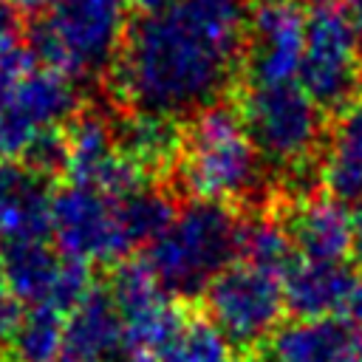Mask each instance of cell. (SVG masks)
Returning <instances> with one entry per match:
<instances>
[{
    "instance_id": "cell-1",
    "label": "cell",
    "mask_w": 362,
    "mask_h": 362,
    "mask_svg": "<svg viewBox=\"0 0 362 362\" xmlns=\"http://www.w3.org/2000/svg\"><path fill=\"white\" fill-rule=\"evenodd\" d=\"M249 0H178L139 17L107 71L124 110L195 116L218 102L243 62Z\"/></svg>"
},
{
    "instance_id": "cell-2",
    "label": "cell",
    "mask_w": 362,
    "mask_h": 362,
    "mask_svg": "<svg viewBox=\"0 0 362 362\" xmlns=\"http://www.w3.org/2000/svg\"><path fill=\"white\" fill-rule=\"evenodd\" d=\"M175 173L181 189L201 201L255 198L263 184V156L249 139L240 110L221 102L198 110L184 130Z\"/></svg>"
},
{
    "instance_id": "cell-3",
    "label": "cell",
    "mask_w": 362,
    "mask_h": 362,
    "mask_svg": "<svg viewBox=\"0 0 362 362\" xmlns=\"http://www.w3.org/2000/svg\"><path fill=\"white\" fill-rule=\"evenodd\" d=\"M240 218L229 204L192 198L173 223L147 243L144 260L173 297H201L204 288L238 257Z\"/></svg>"
},
{
    "instance_id": "cell-4",
    "label": "cell",
    "mask_w": 362,
    "mask_h": 362,
    "mask_svg": "<svg viewBox=\"0 0 362 362\" xmlns=\"http://www.w3.org/2000/svg\"><path fill=\"white\" fill-rule=\"evenodd\" d=\"M127 14L122 0H59L28 34V48L42 68L71 79L107 74L124 37Z\"/></svg>"
},
{
    "instance_id": "cell-5",
    "label": "cell",
    "mask_w": 362,
    "mask_h": 362,
    "mask_svg": "<svg viewBox=\"0 0 362 362\" xmlns=\"http://www.w3.org/2000/svg\"><path fill=\"white\" fill-rule=\"evenodd\" d=\"M322 107L300 82L252 85L240 102V119L263 161L303 173L322 141Z\"/></svg>"
},
{
    "instance_id": "cell-6",
    "label": "cell",
    "mask_w": 362,
    "mask_h": 362,
    "mask_svg": "<svg viewBox=\"0 0 362 362\" xmlns=\"http://www.w3.org/2000/svg\"><path fill=\"white\" fill-rule=\"evenodd\" d=\"M300 85L322 110H342L362 82V28L348 8L322 6L305 23Z\"/></svg>"
},
{
    "instance_id": "cell-7",
    "label": "cell",
    "mask_w": 362,
    "mask_h": 362,
    "mask_svg": "<svg viewBox=\"0 0 362 362\" xmlns=\"http://www.w3.org/2000/svg\"><path fill=\"white\" fill-rule=\"evenodd\" d=\"M201 297L209 320L235 348L246 351L274 337L286 311L283 280L243 260H235L218 277H212Z\"/></svg>"
},
{
    "instance_id": "cell-8",
    "label": "cell",
    "mask_w": 362,
    "mask_h": 362,
    "mask_svg": "<svg viewBox=\"0 0 362 362\" xmlns=\"http://www.w3.org/2000/svg\"><path fill=\"white\" fill-rule=\"evenodd\" d=\"M51 235L65 257L85 263H119L133 249L119 223L116 201L76 181L54 192Z\"/></svg>"
},
{
    "instance_id": "cell-9",
    "label": "cell",
    "mask_w": 362,
    "mask_h": 362,
    "mask_svg": "<svg viewBox=\"0 0 362 362\" xmlns=\"http://www.w3.org/2000/svg\"><path fill=\"white\" fill-rule=\"evenodd\" d=\"M305 23L297 0H255L249 3L243 74L249 85L294 79L305 48Z\"/></svg>"
},
{
    "instance_id": "cell-10",
    "label": "cell",
    "mask_w": 362,
    "mask_h": 362,
    "mask_svg": "<svg viewBox=\"0 0 362 362\" xmlns=\"http://www.w3.org/2000/svg\"><path fill=\"white\" fill-rule=\"evenodd\" d=\"M79 110V93L71 76L34 68L0 102V158L14 161L42 127H59Z\"/></svg>"
},
{
    "instance_id": "cell-11",
    "label": "cell",
    "mask_w": 362,
    "mask_h": 362,
    "mask_svg": "<svg viewBox=\"0 0 362 362\" xmlns=\"http://www.w3.org/2000/svg\"><path fill=\"white\" fill-rule=\"evenodd\" d=\"M286 229L291 235L294 252L303 255V260L342 263L351 255V240H354L351 212L345 201L334 198L331 192L303 198L291 209Z\"/></svg>"
},
{
    "instance_id": "cell-12",
    "label": "cell",
    "mask_w": 362,
    "mask_h": 362,
    "mask_svg": "<svg viewBox=\"0 0 362 362\" xmlns=\"http://www.w3.org/2000/svg\"><path fill=\"white\" fill-rule=\"evenodd\" d=\"M51 178L34 173L23 161H0V238H45L51 235Z\"/></svg>"
},
{
    "instance_id": "cell-13",
    "label": "cell",
    "mask_w": 362,
    "mask_h": 362,
    "mask_svg": "<svg viewBox=\"0 0 362 362\" xmlns=\"http://www.w3.org/2000/svg\"><path fill=\"white\" fill-rule=\"evenodd\" d=\"M124 345V320L107 288L93 286L65 320L59 362H99Z\"/></svg>"
},
{
    "instance_id": "cell-14",
    "label": "cell",
    "mask_w": 362,
    "mask_h": 362,
    "mask_svg": "<svg viewBox=\"0 0 362 362\" xmlns=\"http://www.w3.org/2000/svg\"><path fill=\"white\" fill-rule=\"evenodd\" d=\"M356 272L345 263L325 260H294L283 274V300L286 311L297 320H331L339 317V308L348 297Z\"/></svg>"
},
{
    "instance_id": "cell-15",
    "label": "cell",
    "mask_w": 362,
    "mask_h": 362,
    "mask_svg": "<svg viewBox=\"0 0 362 362\" xmlns=\"http://www.w3.org/2000/svg\"><path fill=\"white\" fill-rule=\"evenodd\" d=\"M116 144L133 164L153 175L175 170L184 144V130L175 116L153 110H127V116L116 127Z\"/></svg>"
},
{
    "instance_id": "cell-16",
    "label": "cell",
    "mask_w": 362,
    "mask_h": 362,
    "mask_svg": "<svg viewBox=\"0 0 362 362\" xmlns=\"http://www.w3.org/2000/svg\"><path fill=\"white\" fill-rule=\"evenodd\" d=\"M0 260L8 277V291L20 303L37 305L48 303L57 272L62 257L45 238H23V240H3Z\"/></svg>"
},
{
    "instance_id": "cell-17",
    "label": "cell",
    "mask_w": 362,
    "mask_h": 362,
    "mask_svg": "<svg viewBox=\"0 0 362 362\" xmlns=\"http://www.w3.org/2000/svg\"><path fill=\"white\" fill-rule=\"evenodd\" d=\"M354 331L337 317L300 320L272 337V362H348Z\"/></svg>"
},
{
    "instance_id": "cell-18",
    "label": "cell",
    "mask_w": 362,
    "mask_h": 362,
    "mask_svg": "<svg viewBox=\"0 0 362 362\" xmlns=\"http://www.w3.org/2000/svg\"><path fill=\"white\" fill-rule=\"evenodd\" d=\"M322 181L334 198L362 201V96L342 107L322 161Z\"/></svg>"
},
{
    "instance_id": "cell-19",
    "label": "cell",
    "mask_w": 362,
    "mask_h": 362,
    "mask_svg": "<svg viewBox=\"0 0 362 362\" xmlns=\"http://www.w3.org/2000/svg\"><path fill=\"white\" fill-rule=\"evenodd\" d=\"M238 257L255 269L283 277L297 260L286 221L272 212H255L243 218L238 226Z\"/></svg>"
},
{
    "instance_id": "cell-20",
    "label": "cell",
    "mask_w": 362,
    "mask_h": 362,
    "mask_svg": "<svg viewBox=\"0 0 362 362\" xmlns=\"http://www.w3.org/2000/svg\"><path fill=\"white\" fill-rule=\"evenodd\" d=\"M65 337V314L48 303L23 308V317L6 339L14 362H59Z\"/></svg>"
},
{
    "instance_id": "cell-21",
    "label": "cell",
    "mask_w": 362,
    "mask_h": 362,
    "mask_svg": "<svg viewBox=\"0 0 362 362\" xmlns=\"http://www.w3.org/2000/svg\"><path fill=\"white\" fill-rule=\"evenodd\" d=\"M153 362H235V345L209 317L184 314Z\"/></svg>"
},
{
    "instance_id": "cell-22",
    "label": "cell",
    "mask_w": 362,
    "mask_h": 362,
    "mask_svg": "<svg viewBox=\"0 0 362 362\" xmlns=\"http://www.w3.org/2000/svg\"><path fill=\"white\" fill-rule=\"evenodd\" d=\"M178 206L175 201L153 187H141L136 192H130L127 198L116 201V215L119 223L130 240V246H141V243H153L175 218Z\"/></svg>"
},
{
    "instance_id": "cell-23",
    "label": "cell",
    "mask_w": 362,
    "mask_h": 362,
    "mask_svg": "<svg viewBox=\"0 0 362 362\" xmlns=\"http://www.w3.org/2000/svg\"><path fill=\"white\" fill-rule=\"evenodd\" d=\"M107 294L116 303L122 320H127L167 297V291L161 288L156 272L150 269V263L144 257H124V260L113 263Z\"/></svg>"
},
{
    "instance_id": "cell-24",
    "label": "cell",
    "mask_w": 362,
    "mask_h": 362,
    "mask_svg": "<svg viewBox=\"0 0 362 362\" xmlns=\"http://www.w3.org/2000/svg\"><path fill=\"white\" fill-rule=\"evenodd\" d=\"M17 161H23L25 167H31L34 173H40L45 178H54V175L65 173V167H68L65 130H59V127H42L28 141V147L23 150V156Z\"/></svg>"
},
{
    "instance_id": "cell-25",
    "label": "cell",
    "mask_w": 362,
    "mask_h": 362,
    "mask_svg": "<svg viewBox=\"0 0 362 362\" xmlns=\"http://www.w3.org/2000/svg\"><path fill=\"white\" fill-rule=\"evenodd\" d=\"M90 288H93L90 263L62 255V263H59V272H57V280H54L48 305H54V308H59L62 314H68Z\"/></svg>"
},
{
    "instance_id": "cell-26",
    "label": "cell",
    "mask_w": 362,
    "mask_h": 362,
    "mask_svg": "<svg viewBox=\"0 0 362 362\" xmlns=\"http://www.w3.org/2000/svg\"><path fill=\"white\" fill-rule=\"evenodd\" d=\"M37 68V57L31 54V48L14 42L0 48V102Z\"/></svg>"
},
{
    "instance_id": "cell-27",
    "label": "cell",
    "mask_w": 362,
    "mask_h": 362,
    "mask_svg": "<svg viewBox=\"0 0 362 362\" xmlns=\"http://www.w3.org/2000/svg\"><path fill=\"white\" fill-rule=\"evenodd\" d=\"M342 322H348L351 328H362V272H356L351 288H348V297L339 308V317Z\"/></svg>"
},
{
    "instance_id": "cell-28",
    "label": "cell",
    "mask_w": 362,
    "mask_h": 362,
    "mask_svg": "<svg viewBox=\"0 0 362 362\" xmlns=\"http://www.w3.org/2000/svg\"><path fill=\"white\" fill-rule=\"evenodd\" d=\"M17 37H20V11L8 0H0V48L14 45Z\"/></svg>"
},
{
    "instance_id": "cell-29",
    "label": "cell",
    "mask_w": 362,
    "mask_h": 362,
    "mask_svg": "<svg viewBox=\"0 0 362 362\" xmlns=\"http://www.w3.org/2000/svg\"><path fill=\"white\" fill-rule=\"evenodd\" d=\"M20 14H31V17H40L45 11H51L59 0H8Z\"/></svg>"
},
{
    "instance_id": "cell-30",
    "label": "cell",
    "mask_w": 362,
    "mask_h": 362,
    "mask_svg": "<svg viewBox=\"0 0 362 362\" xmlns=\"http://www.w3.org/2000/svg\"><path fill=\"white\" fill-rule=\"evenodd\" d=\"M351 223H354V240H351V255L362 263V201L356 204V209L351 212Z\"/></svg>"
},
{
    "instance_id": "cell-31",
    "label": "cell",
    "mask_w": 362,
    "mask_h": 362,
    "mask_svg": "<svg viewBox=\"0 0 362 362\" xmlns=\"http://www.w3.org/2000/svg\"><path fill=\"white\" fill-rule=\"evenodd\" d=\"M348 362H362V328L354 331V339L348 348Z\"/></svg>"
},
{
    "instance_id": "cell-32",
    "label": "cell",
    "mask_w": 362,
    "mask_h": 362,
    "mask_svg": "<svg viewBox=\"0 0 362 362\" xmlns=\"http://www.w3.org/2000/svg\"><path fill=\"white\" fill-rule=\"evenodd\" d=\"M345 8H348V14L356 20V25L362 28V0H345Z\"/></svg>"
},
{
    "instance_id": "cell-33",
    "label": "cell",
    "mask_w": 362,
    "mask_h": 362,
    "mask_svg": "<svg viewBox=\"0 0 362 362\" xmlns=\"http://www.w3.org/2000/svg\"><path fill=\"white\" fill-rule=\"evenodd\" d=\"M8 297H11V291H8V277H6V269H3V260H0V305H3Z\"/></svg>"
},
{
    "instance_id": "cell-34",
    "label": "cell",
    "mask_w": 362,
    "mask_h": 362,
    "mask_svg": "<svg viewBox=\"0 0 362 362\" xmlns=\"http://www.w3.org/2000/svg\"><path fill=\"white\" fill-rule=\"evenodd\" d=\"M99 362H139V359L130 356L127 351H116V354H110V356H105V359H99Z\"/></svg>"
},
{
    "instance_id": "cell-35",
    "label": "cell",
    "mask_w": 362,
    "mask_h": 362,
    "mask_svg": "<svg viewBox=\"0 0 362 362\" xmlns=\"http://www.w3.org/2000/svg\"><path fill=\"white\" fill-rule=\"evenodd\" d=\"M297 3H300V6L305 3V6H311V8H322V6H334L337 0H297Z\"/></svg>"
}]
</instances>
